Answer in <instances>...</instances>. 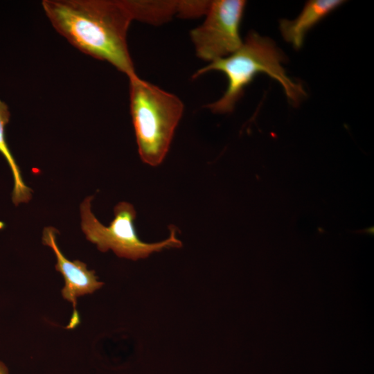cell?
I'll list each match as a JSON object with an SVG mask.
<instances>
[{"mask_svg":"<svg viewBox=\"0 0 374 374\" xmlns=\"http://www.w3.org/2000/svg\"><path fill=\"white\" fill-rule=\"evenodd\" d=\"M129 80L130 112L139 156L145 163L159 166L168 152L184 105L175 95L137 75Z\"/></svg>","mask_w":374,"mask_h":374,"instance_id":"cell-3","label":"cell"},{"mask_svg":"<svg viewBox=\"0 0 374 374\" xmlns=\"http://www.w3.org/2000/svg\"><path fill=\"white\" fill-rule=\"evenodd\" d=\"M344 3L342 0H310L292 20L281 19L279 28L284 39L299 49L307 33L331 12Z\"/></svg>","mask_w":374,"mask_h":374,"instance_id":"cell-7","label":"cell"},{"mask_svg":"<svg viewBox=\"0 0 374 374\" xmlns=\"http://www.w3.org/2000/svg\"><path fill=\"white\" fill-rule=\"evenodd\" d=\"M8 368L6 366L3 364L1 362H0V374H8Z\"/></svg>","mask_w":374,"mask_h":374,"instance_id":"cell-11","label":"cell"},{"mask_svg":"<svg viewBox=\"0 0 374 374\" xmlns=\"http://www.w3.org/2000/svg\"><path fill=\"white\" fill-rule=\"evenodd\" d=\"M246 4L243 0L210 1L204 21L190 33L197 57L211 62L241 46L240 26Z\"/></svg>","mask_w":374,"mask_h":374,"instance_id":"cell-5","label":"cell"},{"mask_svg":"<svg viewBox=\"0 0 374 374\" xmlns=\"http://www.w3.org/2000/svg\"><path fill=\"white\" fill-rule=\"evenodd\" d=\"M58 231L52 226L44 228L42 242L53 251L57 263L55 269L60 272L64 279V286L62 290L63 298L73 304V312L67 328L72 329L80 323V317L76 310L77 298L87 294H92L100 289L104 283L98 280L93 270H89L87 265L78 260L71 261L60 251L56 242Z\"/></svg>","mask_w":374,"mask_h":374,"instance_id":"cell-6","label":"cell"},{"mask_svg":"<svg viewBox=\"0 0 374 374\" xmlns=\"http://www.w3.org/2000/svg\"><path fill=\"white\" fill-rule=\"evenodd\" d=\"M93 197L80 204L81 228L86 238L96 244L102 252L112 249L118 257L136 260L148 258L164 249L180 248L182 242L176 235V228L170 226L169 237L159 242L141 241L134 226L136 211L128 202H120L114 208V218L109 226L102 224L91 210Z\"/></svg>","mask_w":374,"mask_h":374,"instance_id":"cell-4","label":"cell"},{"mask_svg":"<svg viewBox=\"0 0 374 374\" xmlns=\"http://www.w3.org/2000/svg\"><path fill=\"white\" fill-rule=\"evenodd\" d=\"M210 1H179L177 14L183 18H190L205 15Z\"/></svg>","mask_w":374,"mask_h":374,"instance_id":"cell-10","label":"cell"},{"mask_svg":"<svg viewBox=\"0 0 374 374\" xmlns=\"http://www.w3.org/2000/svg\"><path fill=\"white\" fill-rule=\"evenodd\" d=\"M283 60L282 53L271 39L251 31L237 51L198 69L193 78L211 71H221L226 76L228 87L223 96L206 105L213 113L231 112L245 87L261 73L278 81L288 100L296 105L305 96V92L301 84L287 75L282 66Z\"/></svg>","mask_w":374,"mask_h":374,"instance_id":"cell-2","label":"cell"},{"mask_svg":"<svg viewBox=\"0 0 374 374\" xmlns=\"http://www.w3.org/2000/svg\"><path fill=\"white\" fill-rule=\"evenodd\" d=\"M10 116L8 106L0 99V153L6 160L12 173L14 187L12 199L14 204L17 206L21 203H26L31 199L32 190L24 182L20 169L6 140L5 127L9 123Z\"/></svg>","mask_w":374,"mask_h":374,"instance_id":"cell-8","label":"cell"},{"mask_svg":"<svg viewBox=\"0 0 374 374\" xmlns=\"http://www.w3.org/2000/svg\"><path fill=\"white\" fill-rule=\"evenodd\" d=\"M42 6L53 28L73 46L128 78L136 75L127 44L134 20L131 0H44Z\"/></svg>","mask_w":374,"mask_h":374,"instance_id":"cell-1","label":"cell"},{"mask_svg":"<svg viewBox=\"0 0 374 374\" xmlns=\"http://www.w3.org/2000/svg\"><path fill=\"white\" fill-rule=\"evenodd\" d=\"M179 1H133L132 7L134 20L159 25L178 12Z\"/></svg>","mask_w":374,"mask_h":374,"instance_id":"cell-9","label":"cell"}]
</instances>
